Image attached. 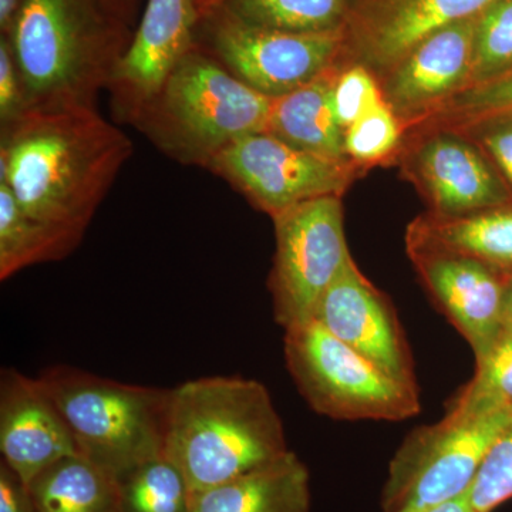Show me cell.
<instances>
[{"instance_id":"603a6c76","label":"cell","mask_w":512,"mask_h":512,"mask_svg":"<svg viewBox=\"0 0 512 512\" xmlns=\"http://www.w3.org/2000/svg\"><path fill=\"white\" fill-rule=\"evenodd\" d=\"M356 0H225L222 8L256 28L322 35L345 30Z\"/></svg>"},{"instance_id":"7a4b0ae2","label":"cell","mask_w":512,"mask_h":512,"mask_svg":"<svg viewBox=\"0 0 512 512\" xmlns=\"http://www.w3.org/2000/svg\"><path fill=\"white\" fill-rule=\"evenodd\" d=\"M284 423L265 384L239 376L188 380L171 389L164 454L192 493L288 453Z\"/></svg>"},{"instance_id":"d4e9b609","label":"cell","mask_w":512,"mask_h":512,"mask_svg":"<svg viewBox=\"0 0 512 512\" xmlns=\"http://www.w3.org/2000/svg\"><path fill=\"white\" fill-rule=\"evenodd\" d=\"M512 72V0H495L477 18L470 87ZM466 89V90H467Z\"/></svg>"},{"instance_id":"8992f818","label":"cell","mask_w":512,"mask_h":512,"mask_svg":"<svg viewBox=\"0 0 512 512\" xmlns=\"http://www.w3.org/2000/svg\"><path fill=\"white\" fill-rule=\"evenodd\" d=\"M511 420L510 410L457 393L443 419L417 427L397 448L383 485L382 512H426L466 495Z\"/></svg>"},{"instance_id":"cb8c5ba5","label":"cell","mask_w":512,"mask_h":512,"mask_svg":"<svg viewBox=\"0 0 512 512\" xmlns=\"http://www.w3.org/2000/svg\"><path fill=\"white\" fill-rule=\"evenodd\" d=\"M123 512H188L192 490L165 454L148 460L120 481Z\"/></svg>"},{"instance_id":"9a60e30c","label":"cell","mask_w":512,"mask_h":512,"mask_svg":"<svg viewBox=\"0 0 512 512\" xmlns=\"http://www.w3.org/2000/svg\"><path fill=\"white\" fill-rule=\"evenodd\" d=\"M477 18L454 23L421 40L377 79L383 100L406 131L470 86Z\"/></svg>"},{"instance_id":"7c38bea8","label":"cell","mask_w":512,"mask_h":512,"mask_svg":"<svg viewBox=\"0 0 512 512\" xmlns=\"http://www.w3.org/2000/svg\"><path fill=\"white\" fill-rule=\"evenodd\" d=\"M313 320L392 379L419 390L412 350L396 309L353 258L320 299Z\"/></svg>"},{"instance_id":"1f68e13d","label":"cell","mask_w":512,"mask_h":512,"mask_svg":"<svg viewBox=\"0 0 512 512\" xmlns=\"http://www.w3.org/2000/svg\"><path fill=\"white\" fill-rule=\"evenodd\" d=\"M28 110L25 86L12 47L0 35V127L19 119Z\"/></svg>"},{"instance_id":"e575fe53","label":"cell","mask_w":512,"mask_h":512,"mask_svg":"<svg viewBox=\"0 0 512 512\" xmlns=\"http://www.w3.org/2000/svg\"><path fill=\"white\" fill-rule=\"evenodd\" d=\"M107 6L128 25H133L137 12V0H104Z\"/></svg>"},{"instance_id":"4fadbf2b","label":"cell","mask_w":512,"mask_h":512,"mask_svg":"<svg viewBox=\"0 0 512 512\" xmlns=\"http://www.w3.org/2000/svg\"><path fill=\"white\" fill-rule=\"evenodd\" d=\"M406 249L430 298L480 359L504 330L508 274L443 248L406 244Z\"/></svg>"},{"instance_id":"44dd1931","label":"cell","mask_w":512,"mask_h":512,"mask_svg":"<svg viewBox=\"0 0 512 512\" xmlns=\"http://www.w3.org/2000/svg\"><path fill=\"white\" fill-rule=\"evenodd\" d=\"M29 490L40 512H123L119 481L79 453L47 467Z\"/></svg>"},{"instance_id":"e0dca14e","label":"cell","mask_w":512,"mask_h":512,"mask_svg":"<svg viewBox=\"0 0 512 512\" xmlns=\"http://www.w3.org/2000/svg\"><path fill=\"white\" fill-rule=\"evenodd\" d=\"M0 453L3 463L28 485L56 461L79 453L40 380L13 367L0 373Z\"/></svg>"},{"instance_id":"7402d4cb","label":"cell","mask_w":512,"mask_h":512,"mask_svg":"<svg viewBox=\"0 0 512 512\" xmlns=\"http://www.w3.org/2000/svg\"><path fill=\"white\" fill-rule=\"evenodd\" d=\"M84 235L36 220L20 208L0 184V279L6 281L29 266L63 261L76 251Z\"/></svg>"},{"instance_id":"83f0119b","label":"cell","mask_w":512,"mask_h":512,"mask_svg":"<svg viewBox=\"0 0 512 512\" xmlns=\"http://www.w3.org/2000/svg\"><path fill=\"white\" fill-rule=\"evenodd\" d=\"M474 512H493L512 498V420L485 454L467 491Z\"/></svg>"},{"instance_id":"d6a6232c","label":"cell","mask_w":512,"mask_h":512,"mask_svg":"<svg viewBox=\"0 0 512 512\" xmlns=\"http://www.w3.org/2000/svg\"><path fill=\"white\" fill-rule=\"evenodd\" d=\"M0 512H40L29 485L0 463Z\"/></svg>"},{"instance_id":"2e32d148","label":"cell","mask_w":512,"mask_h":512,"mask_svg":"<svg viewBox=\"0 0 512 512\" xmlns=\"http://www.w3.org/2000/svg\"><path fill=\"white\" fill-rule=\"evenodd\" d=\"M197 22L192 0H147L140 25L107 87L114 119L134 123L175 64L195 45Z\"/></svg>"},{"instance_id":"ac0fdd59","label":"cell","mask_w":512,"mask_h":512,"mask_svg":"<svg viewBox=\"0 0 512 512\" xmlns=\"http://www.w3.org/2000/svg\"><path fill=\"white\" fill-rule=\"evenodd\" d=\"M311 477L289 450L251 473L192 493L188 512H309Z\"/></svg>"},{"instance_id":"d590c367","label":"cell","mask_w":512,"mask_h":512,"mask_svg":"<svg viewBox=\"0 0 512 512\" xmlns=\"http://www.w3.org/2000/svg\"><path fill=\"white\" fill-rule=\"evenodd\" d=\"M426 512H474L473 508L468 504L467 495H463V497L456 498V500L448 501V503H444L439 505V507L431 508V510Z\"/></svg>"},{"instance_id":"277c9868","label":"cell","mask_w":512,"mask_h":512,"mask_svg":"<svg viewBox=\"0 0 512 512\" xmlns=\"http://www.w3.org/2000/svg\"><path fill=\"white\" fill-rule=\"evenodd\" d=\"M272 100L195 43L131 126L164 156L207 170L239 138L266 131Z\"/></svg>"},{"instance_id":"9c48e42d","label":"cell","mask_w":512,"mask_h":512,"mask_svg":"<svg viewBox=\"0 0 512 512\" xmlns=\"http://www.w3.org/2000/svg\"><path fill=\"white\" fill-rule=\"evenodd\" d=\"M276 249L268 289L278 325L311 322L318 303L348 264L342 197L316 198L275 217Z\"/></svg>"},{"instance_id":"836d02e7","label":"cell","mask_w":512,"mask_h":512,"mask_svg":"<svg viewBox=\"0 0 512 512\" xmlns=\"http://www.w3.org/2000/svg\"><path fill=\"white\" fill-rule=\"evenodd\" d=\"M23 0H0V35H5L18 15Z\"/></svg>"},{"instance_id":"8d00e7d4","label":"cell","mask_w":512,"mask_h":512,"mask_svg":"<svg viewBox=\"0 0 512 512\" xmlns=\"http://www.w3.org/2000/svg\"><path fill=\"white\" fill-rule=\"evenodd\" d=\"M504 329L512 330V272L507 275L505 282Z\"/></svg>"},{"instance_id":"f1b7e54d","label":"cell","mask_w":512,"mask_h":512,"mask_svg":"<svg viewBox=\"0 0 512 512\" xmlns=\"http://www.w3.org/2000/svg\"><path fill=\"white\" fill-rule=\"evenodd\" d=\"M511 110L512 72L498 77L493 82L464 90L417 126L431 124V126L457 127Z\"/></svg>"},{"instance_id":"52a82bcc","label":"cell","mask_w":512,"mask_h":512,"mask_svg":"<svg viewBox=\"0 0 512 512\" xmlns=\"http://www.w3.org/2000/svg\"><path fill=\"white\" fill-rule=\"evenodd\" d=\"M284 352L313 412L342 421H403L420 413L419 390L386 375L316 320L286 329Z\"/></svg>"},{"instance_id":"ba28073f","label":"cell","mask_w":512,"mask_h":512,"mask_svg":"<svg viewBox=\"0 0 512 512\" xmlns=\"http://www.w3.org/2000/svg\"><path fill=\"white\" fill-rule=\"evenodd\" d=\"M195 43L241 82L278 99L342 60L345 30L322 35L276 32L248 25L218 6L198 18Z\"/></svg>"},{"instance_id":"484cf974","label":"cell","mask_w":512,"mask_h":512,"mask_svg":"<svg viewBox=\"0 0 512 512\" xmlns=\"http://www.w3.org/2000/svg\"><path fill=\"white\" fill-rule=\"evenodd\" d=\"M404 134L402 121L383 100L345 131L346 157L359 171L394 161Z\"/></svg>"},{"instance_id":"74e56055","label":"cell","mask_w":512,"mask_h":512,"mask_svg":"<svg viewBox=\"0 0 512 512\" xmlns=\"http://www.w3.org/2000/svg\"><path fill=\"white\" fill-rule=\"evenodd\" d=\"M225 0H192L195 10H197L198 18L204 13L210 12V10L218 8L224 3Z\"/></svg>"},{"instance_id":"3957f363","label":"cell","mask_w":512,"mask_h":512,"mask_svg":"<svg viewBox=\"0 0 512 512\" xmlns=\"http://www.w3.org/2000/svg\"><path fill=\"white\" fill-rule=\"evenodd\" d=\"M134 32L104 0H23L5 33L28 110L97 107Z\"/></svg>"},{"instance_id":"5bb4252c","label":"cell","mask_w":512,"mask_h":512,"mask_svg":"<svg viewBox=\"0 0 512 512\" xmlns=\"http://www.w3.org/2000/svg\"><path fill=\"white\" fill-rule=\"evenodd\" d=\"M495 0H356L345 26V62L377 79L433 33L477 18Z\"/></svg>"},{"instance_id":"8fae6325","label":"cell","mask_w":512,"mask_h":512,"mask_svg":"<svg viewBox=\"0 0 512 512\" xmlns=\"http://www.w3.org/2000/svg\"><path fill=\"white\" fill-rule=\"evenodd\" d=\"M394 161L426 201L429 214L457 217L512 202L497 168L460 128H410Z\"/></svg>"},{"instance_id":"4dcf8cb0","label":"cell","mask_w":512,"mask_h":512,"mask_svg":"<svg viewBox=\"0 0 512 512\" xmlns=\"http://www.w3.org/2000/svg\"><path fill=\"white\" fill-rule=\"evenodd\" d=\"M456 128L476 141L505 183L512 188V110L470 121Z\"/></svg>"},{"instance_id":"6da1fadb","label":"cell","mask_w":512,"mask_h":512,"mask_svg":"<svg viewBox=\"0 0 512 512\" xmlns=\"http://www.w3.org/2000/svg\"><path fill=\"white\" fill-rule=\"evenodd\" d=\"M133 151L97 107L30 109L0 127V184L36 220L86 235Z\"/></svg>"},{"instance_id":"4316f807","label":"cell","mask_w":512,"mask_h":512,"mask_svg":"<svg viewBox=\"0 0 512 512\" xmlns=\"http://www.w3.org/2000/svg\"><path fill=\"white\" fill-rule=\"evenodd\" d=\"M458 394L512 412V330L504 329L494 345L476 359L473 379Z\"/></svg>"},{"instance_id":"f546056e","label":"cell","mask_w":512,"mask_h":512,"mask_svg":"<svg viewBox=\"0 0 512 512\" xmlns=\"http://www.w3.org/2000/svg\"><path fill=\"white\" fill-rule=\"evenodd\" d=\"M382 101L379 80L372 70L360 63L340 60L333 86V107L343 130H348L363 114Z\"/></svg>"},{"instance_id":"5b68a950","label":"cell","mask_w":512,"mask_h":512,"mask_svg":"<svg viewBox=\"0 0 512 512\" xmlns=\"http://www.w3.org/2000/svg\"><path fill=\"white\" fill-rule=\"evenodd\" d=\"M37 379L82 456L117 481L164 454L171 389L137 386L60 365Z\"/></svg>"},{"instance_id":"ffe728a7","label":"cell","mask_w":512,"mask_h":512,"mask_svg":"<svg viewBox=\"0 0 512 512\" xmlns=\"http://www.w3.org/2000/svg\"><path fill=\"white\" fill-rule=\"evenodd\" d=\"M406 244L447 249L512 272V204L457 215H420L407 227Z\"/></svg>"},{"instance_id":"30bf717a","label":"cell","mask_w":512,"mask_h":512,"mask_svg":"<svg viewBox=\"0 0 512 512\" xmlns=\"http://www.w3.org/2000/svg\"><path fill=\"white\" fill-rule=\"evenodd\" d=\"M207 170L272 220L306 201L342 197L360 175L353 164L299 150L266 131L239 138Z\"/></svg>"},{"instance_id":"d6986e66","label":"cell","mask_w":512,"mask_h":512,"mask_svg":"<svg viewBox=\"0 0 512 512\" xmlns=\"http://www.w3.org/2000/svg\"><path fill=\"white\" fill-rule=\"evenodd\" d=\"M339 66L340 62L311 83L272 100L266 133L299 150L350 163L345 153V130L333 107Z\"/></svg>"}]
</instances>
